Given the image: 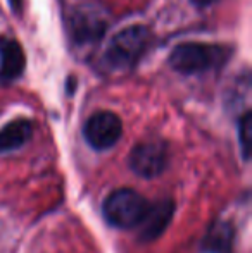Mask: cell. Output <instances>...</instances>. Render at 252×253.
I'll use <instances>...</instances> for the list:
<instances>
[{"mask_svg": "<svg viewBox=\"0 0 252 253\" xmlns=\"http://www.w3.org/2000/svg\"><path fill=\"white\" fill-rule=\"evenodd\" d=\"M67 33L78 45L102 40L111 23L107 9L97 0H62Z\"/></svg>", "mask_w": 252, "mask_h": 253, "instance_id": "6da1fadb", "label": "cell"}, {"mask_svg": "<svg viewBox=\"0 0 252 253\" xmlns=\"http://www.w3.org/2000/svg\"><path fill=\"white\" fill-rule=\"evenodd\" d=\"M232 57V48L216 43L185 42L169 53V66L182 74H199L219 69Z\"/></svg>", "mask_w": 252, "mask_h": 253, "instance_id": "7a4b0ae2", "label": "cell"}, {"mask_svg": "<svg viewBox=\"0 0 252 253\" xmlns=\"http://www.w3.org/2000/svg\"><path fill=\"white\" fill-rule=\"evenodd\" d=\"M149 203L138 191L131 188H118L111 191L102 203V213L112 227L131 229L138 227L149 210Z\"/></svg>", "mask_w": 252, "mask_h": 253, "instance_id": "3957f363", "label": "cell"}, {"mask_svg": "<svg viewBox=\"0 0 252 253\" xmlns=\"http://www.w3.org/2000/svg\"><path fill=\"white\" fill-rule=\"evenodd\" d=\"M151 43V31L142 24L123 28L111 38L105 50V62L112 69H130L140 60Z\"/></svg>", "mask_w": 252, "mask_h": 253, "instance_id": "277c9868", "label": "cell"}, {"mask_svg": "<svg viewBox=\"0 0 252 253\" xmlns=\"http://www.w3.org/2000/svg\"><path fill=\"white\" fill-rule=\"evenodd\" d=\"M169 164L168 145L164 141L151 140L142 141L131 150L128 157V166L137 176L152 179L161 176Z\"/></svg>", "mask_w": 252, "mask_h": 253, "instance_id": "5b68a950", "label": "cell"}, {"mask_svg": "<svg viewBox=\"0 0 252 253\" xmlns=\"http://www.w3.org/2000/svg\"><path fill=\"white\" fill-rule=\"evenodd\" d=\"M123 134V123L118 114L111 110H99L92 114L83 126V136L95 150H109L119 141Z\"/></svg>", "mask_w": 252, "mask_h": 253, "instance_id": "8992f818", "label": "cell"}, {"mask_svg": "<svg viewBox=\"0 0 252 253\" xmlns=\"http://www.w3.org/2000/svg\"><path fill=\"white\" fill-rule=\"evenodd\" d=\"M175 215V202L171 198H164L152 205H149L147 213L138 224V238L142 241H154L168 229L169 222Z\"/></svg>", "mask_w": 252, "mask_h": 253, "instance_id": "52a82bcc", "label": "cell"}, {"mask_svg": "<svg viewBox=\"0 0 252 253\" xmlns=\"http://www.w3.org/2000/svg\"><path fill=\"white\" fill-rule=\"evenodd\" d=\"M24 67L26 55L19 42L9 37H0V80H16L23 74Z\"/></svg>", "mask_w": 252, "mask_h": 253, "instance_id": "ba28073f", "label": "cell"}, {"mask_svg": "<svg viewBox=\"0 0 252 253\" xmlns=\"http://www.w3.org/2000/svg\"><path fill=\"white\" fill-rule=\"evenodd\" d=\"M33 134V123L30 119H14L0 129V153L14 152L24 147Z\"/></svg>", "mask_w": 252, "mask_h": 253, "instance_id": "9c48e42d", "label": "cell"}, {"mask_svg": "<svg viewBox=\"0 0 252 253\" xmlns=\"http://www.w3.org/2000/svg\"><path fill=\"white\" fill-rule=\"evenodd\" d=\"M233 236H235V231L230 222L212 224L202 241V250L205 253H232Z\"/></svg>", "mask_w": 252, "mask_h": 253, "instance_id": "30bf717a", "label": "cell"}, {"mask_svg": "<svg viewBox=\"0 0 252 253\" xmlns=\"http://www.w3.org/2000/svg\"><path fill=\"white\" fill-rule=\"evenodd\" d=\"M251 140H252V114L251 110H246L242 117L239 119V143L242 150L244 159H249L251 153Z\"/></svg>", "mask_w": 252, "mask_h": 253, "instance_id": "8fae6325", "label": "cell"}, {"mask_svg": "<svg viewBox=\"0 0 252 253\" xmlns=\"http://www.w3.org/2000/svg\"><path fill=\"white\" fill-rule=\"evenodd\" d=\"M9 5H10V9H12L14 14H21L23 12L24 0H9Z\"/></svg>", "mask_w": 252, "mask_h": 253, "instance_id": "7c38bea8", "label": "cell"}, {"mask_svg": "<svg viewBox=\"0 0 252 253\" xmlns=\"http://www.w3.org/2000/svg\"><path fill=\"white\" fill-rule=\"evenodd\" d=\"M192 2H194L195 5H199V7H205V5H211V3L216 2V0H192Z\"/></svg>", "mask_w": 252, "mask_h": 253, "instance_id": "4fadbf2b", "label": "cell"}]
</instances>
